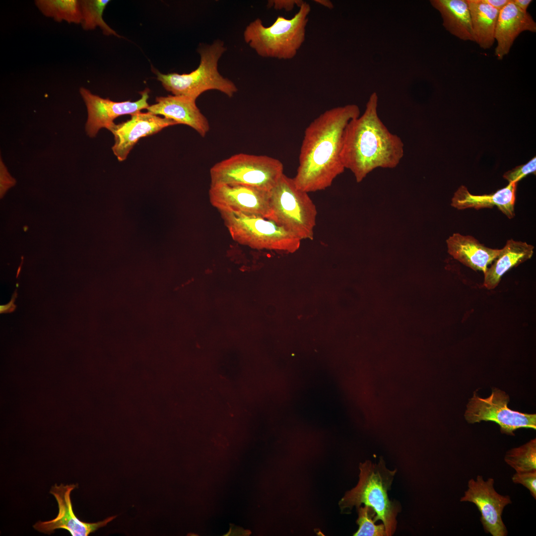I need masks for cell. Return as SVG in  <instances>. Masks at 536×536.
<instances>
[{
  "instance_id": "1",
  "label": "cell",
  "mask_w": 536,
  "mask_h": 536,
  "mask_svg": "<svg viewBox=\"0 0 536 536\" xmlns=\"http://www.w3.org/2000/svg\"><path fill=\"white\" fill-rule=\"evenodd\" d=\"M360 114L357 105L338 106L327 110L306 128L293 178L297 188L307 193L323 190L343 172L344 132L348 123Z\"/></svg>"
},
{
  "instance_id": "2",
  "label": "cell",
  "mask_w": 536,
  "mask_h": 536,
  "mask_svg": "<svg viewBox=\"0 0 536 536\" xmlns=\"http://www.w3.org/2000/svg\"><path fill=\"white\" fill-rule=\"evenodd\" d=\"M378 96L371 94L361 116L351 120L343 134L341 159L357 183L378 168H394L404 155V144L378 114Z\"/></svg>"
},
{
  "instance_id": "3",
  "label": "cell",
  "mask_w": 536,
  "mask_h": 536,
  "mask_svg": "<svg viewBox=\"0 0 536 536\" xmlns=\"http://www.w3.org/2000/svg\"><path fill=\"white\" fill-rule=\"evenodd\" d=\"M359 468L358 482L340 500V509L349 513L354 507L358 508L362 504L371 507L376 512L375 522L381 520L387 536H392L396 530L397 516L401 511L400 504L391 500L388 493L397 470L388 469L382 458L377 463L367 460L360 463Z\"/></svg>"
},
{
  "instance_id": "4",
  "label": "cell",
  "mask_w": 536,
  "mask_h": 536,
  "mask_svg": "<svg viewBox=\"0 0 536 536\" xmlns=\"http://www.w3.org/2000/svg\"><path fill=\"white\" fill-rule=\"evenodd\" d=\"M310 11L311 6L304 1L291 18L278 16L269 26L258 18L246 27L245 42L261 57L291 60L305 41Z\"/></svg>"
},
{
  "instance_id": "5",
  "label": "cell",
  "mask_w": 536,
  "mask_h": 536,
  "mask_svg": "<svg viewBox=\"0 0 536 536\" xmlns=\"http://www.w3.org/2000/svg\"><path fill=\"white\" fill-rule=\"evenodd\" d=\"M226 51L224 42L216 40L211 45L200 47L198 50L200 56L199 66L189 73L163 74L154 68L152 70L163 87L174 95L196 100L204 92L215 90L231 98L238 88L232 81L223 77L218 70V61Z\"/></svg>"
},
{
  "instance_id": "6",
  "label": "cell",
  "mask_w": 536,
  "mask_h": 536,
  "mask_svg": "<svg viewBox=\"0 0 536 536\" xmlns=\"http://www.w3.org/2000/svg\"><path fill=\"white\" fill-rule=\"evenodd\" d=\"M269 220L301 240H313L317 211L308 193L283 174L270 191Z\"/></svg>"
},
{
  "instance_id": "7",
  "label": "cell",
  "mask_w": 536,
  "mask_h": 536,
  "mask_svg": "<svg viewBox=\"0 0 536 536\" xmlns=\"http://www.w3.org/2000/svg\"><path fill=\"white\" fill-rule=\"evenodd\" d=\"M283 174V164L276 158L239 153L210 168V185H237L270 191Z\"/></svg>"
},
{
  "instance_id": "8",
  "label": "cell",
  "mask_w": 536,
  "mask_h": 536,
  "mask_svg": "<svg viewBox=\"0 0 536 536\" xmlns=\"http://www.w3.org/2000/svg\"><path fill=\"white\" fill-rule=\"evenodd\" d=\"M232 239L257 250L294 253L301 240L274 221L265 218L230 211H219Z\"/></svg>"
},
{
  "instance_id": "9",
  "label": "cell",
  "mask_w": 536,
  "mask_h": 536,
  "mask_svg": "<svg viewBox=\"0 0 536 536\" xmlns=\"http://www.w3.org/2000/svg\"><path fill=\"white\" fill-rule=\"evenodd\" d=\"M509 396L498 389L492 390L487 398H481L474 392L467 405L465 417L469 423L490 421L498 424L502 434L515 435L521 428L536 429V414L522 413L510 409Z\"/></svg>"
},
{
  "instance_id": "10",
  "label": "cell",
  "mask_w": 536,
  "mask_h": 536,
  "mask_svg": "<svg viewBox=\"0 0 536 536\" xmlns=\"http://www.w3.org/2000/svg\"><path fill=\"white\" fill-rule=\"evenodd\" d=\"M494 480L489 478L484 480L478 475L476 479H470L468 489L465 491L460 502L473 503L479 511L480 521L485 532L492 536H506L508 531L502 520L504 508L512 503L509 495L498 493L494 487Z\"/></svg>"
},
{
  "instance_id": "11",
  "label": "cell",
  "mask_w": 536,
  "mask_h": 536,
  "mask_svg": "<svg viewBox=\"0 0 536 536\" xmlns=\"http://www.w3.org/2000/svg\"><path fill=\"white\" fill-rule=\"evenodd\" d=\"M270 191L242 185H210L209 201L218 211L226 210L269 219Z\"/></svg>"
},
{
  "instance_id": "12",
  "label": "cell",
  "mask_w": 536,
  "mask_h": 536,
  "mask_svg": "<svg viewBox=\"0 0 536 536\" xmlns=\"http://www.w3.org/2000/svg\"><path fill=\"white\" fill-rule=\"evenodd\" d=\"M79 92L87 107L88 118L85 131L90 137H94L102 128L110 131L115 124L114 120L118 117L133 115L147 109L149 106L147 102L149 90L147 88L141 92L139 99L133 102H116L103 98L84 87L80 88Z\"/></svg>"
},
{
  "instance_id": "13",
  "label": "cell",
  "mask_w": 536,
  "mask_h": 536,
  "mask_svg": "<svg viewBox=\"0 0 536 536\" xmlns=\"http://www.w3.org/2000/svg\"><path fill=\"white\" fill-rule=\"evenodd\" d=\"M176 125L178 124L171 119L149 112L136 113L131 115L130 120L115 124L110 130L115 140L112 151L119 161H123L140 138Z\"/></svg>"
},
{
  "instance_id": "14",
  "label": "cell",
  "mask_w": 536,
  "mask_h": 536,
  "mask_svg": "<svg viewBox=\"0 0 536 536\" xmlns=\"http://www.w3.org/2000/svg\"><path fill=\"white\" fill-rule=\"evenodd\" d=\"M78 484L60 485L55 484L50 491L56 499L59 507L57 516L53 520L37 522L33 528L37 531L50 535L56 529L68 531L72 536H87L101 527H105L117 516L109 517L102 521L89 523L79 520L73 512L70 493Z\"/></svg>"
},
{
  "instance_id": "15",
  "label": "cell",
  "mask_w": 536,
  "mask_h": 536,
  "mask_svg": "<svg viewBox=\"0 0 536 536\" xmlns=\"http://www.w3.org/2000/svg\"><path fill=\"white\" fill-rule=\"evenodd\" d=\"M194 99L184 96L168 95L156 98V103L149 105L147 112L162 115L179 124L188 126L202 137L209 130L207 118L197 107Z\"/></svg>"
},
{
  "instance_id": "16",
  "label": "cell",
  "mask_w": 536,
  "mask_h": 536,
  "mask_svg": "<svg viewBox=\"0 0 536 536\" xmlns=\"http://www.w3.org/2000/svg\"><path fill=\"white\" fill-rule=\"evenodd\" d=\"M536 32V23L527 11L520 9L513 0L499 11L495 32L497 45L494 55L501 60L508 54L517 37L524 31Z\"/></svg>"
},
{
  "instance_id": "17",
  "label": "cell",
  "mask_w": 536,
  "mask_h": 536,
  "mask_svg": "<svg viewBox=\"0 0 536 536\" xmlns=\"http://www.w3.org/2000/svg\"><path fill=\"white\" fill-rule=\"evenodd\" d=\"M448 252L454 259L483 273L499 255L501 249L488 248L470 235L454 233L446 240Z\"/></svg>"
},
{
  "instance_id": "18",
  "label": "cell",
  "mask_w": 536,
  "mask_h": 536,
  "mask_svg": "<svg viewBox=\"0 0 536 536\" xmlns=\"http://www.w3.org/2000/svg\"><path fill=\"white\" fill-rule=\"evenodd\" d=\"M517 183H509L495 193L482 195L470 194L465 186H460L452 199V206L461 210L469 208L479 209L496 206L508 218L515 216V202Z\"/></svg>"
},
{
  "instance_id": "19",
  "label": "cell",
  "mask_w": 536,
  "mask_h": 536,
  "mask_svg": "<svg viewBox=\"0 0 536 536\" xmlns=\"http://www.w3.org/2000/svg\"><path fill=\"white\" fill-rule=\"evenodd\" d=\"M534 248L533 245L525 242L512 239L507 240L490 267L483 273L484 287L490 290L496 288L508 270L532 258Z\"/></svg>"
},
{
  "instance_id": "20",
  "label": "cell",
  "mask_w": 536,
  "mask_h": 536,
  "mask_svg": "<svg viewBox=\"0 0 536 536\" xmlns=\"http://www.w3.org/2000/svg\"><path fill=\"white\" fill-rule=\"evenodd\" d=\"M430 2L440 12L447 31L462 40L474 42L467 0H431Z\"/></svg>"
},
{
  "instance_id": "21",
  "label": "cell",
  "mask_w": 536,
  "mask_h": 536,
  "mask_svg": "<svg viewBox=\"0 0 536 536\" xmlns=\"http://www.w3.org/2000/svg\"><path fill=\"white\" fill-rule=\"evenodd\" d=\"M470 11L474 42L483 49L490 48L495 40V32L499 10L483 0H467Z\"/></svg>"
},
{
  "instance_id": "22",
  "label": "cell",
  "mask_w": 536,
  "mask_h": 536,
  "mask_svg": "<svg viewBox=\"0 0 536 536\" xmlns=\"http://www.w3.org/2000/svg\"><path fill=\"white\" fill-rule=\"evenodd\" d=\"M35 3L46 16L53 18L57 22L80 24L81 14L79 0H36Z\"/></svg>"
},
{
  "instance_id": "23",
  "label": "cell",
  "mask_w": 536,
  "mask_h": 536,
  "mask_svg": "<svg viewBox=\"0 0 536 536\" xmlns=\"http://www.w3.org/2000/svg\"><path fill=\"white\" fill-rule=\"evenodd\" d=\"M81 14V25L85 30H93L99 27L106 35L120 37L104 20L103 13L109 0H79Z\"/></svg>"
},
{
  "instance_id": "24",
  "label": "cell",
  "mask_w": 536,
  "mask_h": 536,
  "mask_svg": "<svg viewBox=\"0 0 536 536\" xmlns=\"http://www.w3.org/2000/svg\"><path fill=\"white\" fill-rule=\"evenodd\" d=\"M504 460L516 472L536 470V439L509 450Z\"/></svg>"
},
{
  "instance_id": "25",
  "label": "cell",
  "mask_w": 536,
  "mask_h": 536,
  "mask_svg": "<svg viewBox=\"0 0 536 536\" xmlns=\"http://www.w3.org/2000/svg\"><path fill=\"white\" fill-rule=\"evenodd\" d=\"M357 523L359 526L355 536H387L384 525H376L375 510L370 506L364 505L358 508Z\"/></svg>"
},
{
  "instance_id": "26",
  "label": "cell",
  "mask_w": 536,
  "mask_h": 536,
  "mask_svg": "<svg viewBox=\"0 0 536 536\" xmlns=\"http://www.w3.org/2000/svg\"><path fill=\"white\" fill-rule=\"evenodd\" d=\"M536 158L534 157L528 163L516 167L515 168L506 172L503 178L509 183H518L520 180L528 174H536Z\"/></svg>"
},
{
  "instance_id": "27",
  "label": "cell",
  "mask_w": 536,
  "mask_h": 536,
  "mask_svg": "<svg viewBox=\"0 0 536 536\" xmlns=\"http://www.w3.org/2000/svg\"><path fill=\"white\" fill-rule=\"evenodd\" d=\"M514 483L520 484L526 487L532 496L536 499V470L517 472L512 477Z\"/></svg>"
},
{
  "instance_id": "28",
  "label": "cell",
  "mask_w": 536,
  "mask_h": 536,
  "mask_svg": "<svg viewBox=\"0 0 536 536\" xmlns=\"http://www.w3.org/2000/svg\"><path fill=\"white\" fill-rule=\"evenodd\" d=\"M304 1L302 0H270L268 1L267 6L278 10L283 9L290 11L295 6L299 8Z\"/></svg>"
},
{
  "instance_id": "29",
  "label": "cell",
  "mask_w": 536,
  "mask_h": 536,
  "mask_svg": "<svg viewBox=\"0 0 536 536\" xmlns=\"http://www.w3.org/2000/svg\"><path fill=\"white\" fill-rule=\"evenodd\" d=\"M15 180L9 175L2 161L0 160V194L5 192L15 184Z\"/></svg>"
},
{
  "instance_id": "30",
  "label": "cell",
  "mask_w": 536,
  "mask_h": 536,
  "mask_svg": "<svg viewBox=\"0 0 536 536\" xmlns=\"http://www.w3.org/2000/svg\"><path fill=\"white\" fill-rule=\"evenodd\" d=\"M16 295L17 294L15 291L14 294H13L10 301L8 304L0 306V313L1 314L12 312L15 310L16 306L14 304V301L15 298L16 297Z\"/></svg>"
},
{
  "instance_id": "31",
  "label": "cell",
  "mask_w": 536,
  "mask_h": 536,
  "mask_svg": "<svg viewBox=\"0 0 536 536\" xmlns=\"http://www.w3.org/2000/svg\"><path fill=\"white\" fill-rule=\"evenodd\" d=\"M483 1L500 11L509 2L510 0H483Z\"/></svg>"
},
{
  "instance_id": "32",
  "label": "cell",
  "mask_w": 536,
  "mask_h": 536,
  "mask_svg": "<svg viewBox=\"0 0 536 536\" xmlns=\"http://www.w3.org/2000/svg\"><path fill=\"white\" fill-rule=\"evenodd\" d=\"M515 4L524 11H527V9L533 2L532 0H513Z\"/></svg>"
},
{
  "instance_id": "33",
  "label": "cell",
  "mask_w": 536,
  "mask_h": 536,
  "mask_svg": "<svg viewBox=\"0 0 536 536\" xmlns=\"http://www.w3.org/2000/svg\"><path fill=\"white\" fill-rule=\"evenodd\" d=\"M314 1L330 9H333L334 7L333 3L330 0H315Z\"/></svg>"
}]
</instances>
